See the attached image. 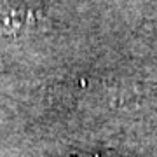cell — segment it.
Here are the masks:
<instances>
[{
  "mask_svg": "<svg viewBox=\"0 0 157 157\" xmlns=\"http://www.w3.org/2000/svg\"><path fill=\"white\" fill-rule=\"evenodd\" d=\"M45 26V16L28 6H17L2 2L0 4V35L2 37H21L40 32Z\"/></svg>",
  "mask_w": 157,
  "mask_h": 157,
  "instance_id": "obj_1",
  "label": "cell"
}]
</instances>
